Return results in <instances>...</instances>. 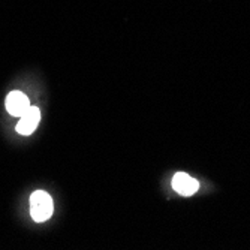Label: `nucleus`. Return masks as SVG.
Listing matches in <instances>:
<instances>
[{
  "label": "nucleus",
  "instance_id": "1",
  "mask_svg": "<svg viewBox=\"0 0 250 250\" xmlns=\"http://www.w3.org/2000/svg\"><path fill=\"white\" fill-rule=\"evenodd\" d=\"M54 211L53 199L45 190H36L30 196V214L38 223L47 222Z\"/></svg>",
  "mask_w": 250,
  "mask_h": 250
},
{
  "label": "nucleus",
  "instance_id": "2",
  "mask_svg": "<svg viewBox=\"0 0 250 250\" xmlns=\"http://www.w3.org/2000/svg\"><path fill=\"white\" fill-rule=\"evenodd\" d=\"M39 120H41V111H39V108L30 105L29 109L21 116V119H20V122H18L15 129H17V132L20 135L29 136V135H32L36 130V127L39 125Z\"/></svg>",
  "mask_w": 250,
  "mask_h": 250
},
{
  "label": "nucleus",
  "instance_id": "3",
  "mask_svg": "<svg viewBox=\"0 0 250 250\" xmlns=\"http://www.w3.org/2000/svg\"><path fill=\"white\" fill-rule=\"evenodd\" d=\"M172 189L180 193L181 196H192L193 193L198 192L199 183L198 180L190 177L189 174L185 172H177L172 177Z\"/></svg>",
  "mask_w": 250,
  "mask_h": 250
},
{
  "label": "nucleus",
  "instance_id": "4",
  "mask_svg": "<svg viewBox=\"0 0 250 250\" xmlns=\"http://www.w3.org/2000/svg\"><path fill=\"white\" fill-rule=\"evenodd\" d=\"M5 106H6V111L9 112L11 116H18V117H21V116L24 114V112L29 109L30 102H29V98H27L24 93H22V92L14 90V92H11V93L6 96Z\"/></svg>",
  "mask_w": 250,
  "mask_h": 250
}]
</instances>
